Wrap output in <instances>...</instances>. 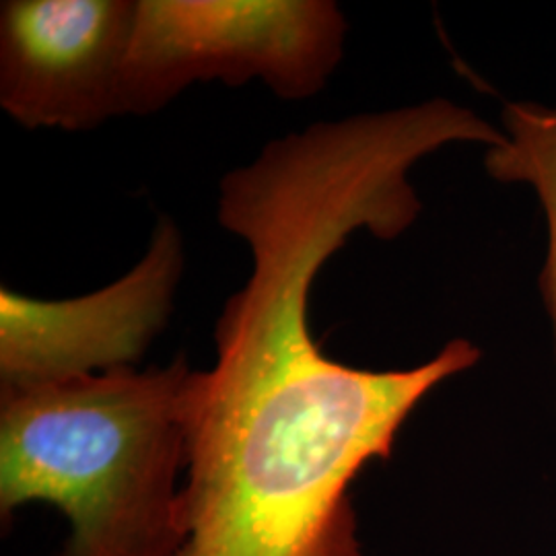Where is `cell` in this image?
<instances>
[{"label":"cell","instance_id":"obj_1","mask_svg":"<svg viewBox=\"0 0 556 556\" xmlns=\"http://www.w3.org/2000/svg\"><path fill=\"white\" fill-rule=\"evenodd\" d=\"M309 293L268 278L225 303L217 363L199 374L172 556H361L351 484L392 456L422 397L472 369L459 340L396 371L330 358Z\"/></svg>","mask_w":556,"mask_h":556},{"label":"cell","instance_id":"obj_5","mask_svg":"<svg viewBox=\"0 0 556 556\" xmlns=\"http://www.w3.org/2000/svg\"><path fill=\"white\" fill-rule=\"evenodd\" d=\"M184 268L176 223L161 219L144 258L110 287L77 299L0 291V386L135 367L165 328Z\"/></svg>","mask_w":556,"mask_h":556},{"label":"cell","instance_id":"obj_2","mask_svg":"<svg viewBox=\"0 0 556 556\" xmlns=\"http://www.w3.org/2000/svg\"><path fill=\"white\" fill-rule=\"evenodd\" d=\"M199 374L179 357L0 386L2 519L48 503L71 526L60 556L174 555Z\"/></svg>","mask_w":556,"mask_h":556},{"label":"cell","instance_id":"obj_4","mask_svg":"<svg viewBox=\"0 0 556 556\" xmlns=\"http://www.w3.org/2000/svg\"><path fill=\"white\" fill-rule=\"evenodd\" d=\"M137 2L7 0L0 9V105L34 128L89 130L122 114Z\"/></svg>","mask_w":556,"mask_h":556},{"label":"cell","instance_id":"obj_3","mask_svg":"<svg viewBox=\"0 0 556 556\" xmlns=\"http://www.w3.org/2000/svg\"><path fill=\"white\" fill-rule=\"evenodd\" d=\"M332 0H140L122 114H151L199 80L260 79L282 100L319 93L342 59Z\"/></svg>","mask_w":556,"mask_h":556},{"label":"cell","instance_id":"obj_6","mask_svg":"<svg viewBox=\"0 0 556 556\" xmlns=\"http://www.w3.org/2000/svg\"><path fill=\"white\" fill-rule=\"evenodd\" d=\"M505 139L486 149L484 167L503 184H526L544 211L548 250L542 291L553 321L556 353V105L509 101L501 112Z\"/></svg>","mask_w":556,"mask_h":556}]
</instances>
